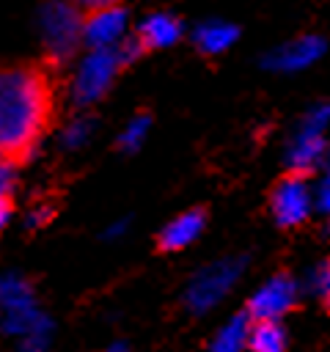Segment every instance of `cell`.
Returning <instances> with one entry per match:
<instances>
[{"label":"cell","mask_w":330,"mask_h":352,"mask_svg":"<svg viewBox=\"0 0 330 352\" xmlns=\"http://www.w3.org/2000/svg\"><path fill=\"white\" fill-rule=\"evenodd\" d=\"M82 11H96V8H107V6H121V0H74Z\"/></svg>","instance_id":"obj_22"},{"label":"cell","mask_w":330,"mask_h":352,"mask_svg":"<svg viewBox=\"0 0 330 352\" xmlns=\"http://www.w3.org/2000/svg\"><path fill=\"white\" fill-rule=\"evenodd\" d=\"M330 124V102H322L305 113V118L297 126V135L289 146L286 162L292 173H308L319 165L324 157V129Z\"/></svg>","instance_id":"obj_5"},{"label":"cell","mask_w":330,"mask_h":352,"mask_svg":"<svg viewBox=\"0 0 330 352\" xmlns=\"http://www.w3.org/2000/svg\"><path fill=\"white\" fill-rule=\"evenodd\" d=\"M297 300V283L289 275H272L264 286H258L248 302L253 319H280Z\"/></svg>","instance_id":"obj_9"},{"label":"cell","mask_w":330,"mask_h":352,"mask_svg":"<svg viewBox=\"0 0 330 352\" xmlns=\"http://www.w3.org/2000/svg\"><path fill=\"white\" fill-rule=\"evenodd\" d=\"M201 231H204V212H198V209L182 212L160 231V248L162 250H182V248L192 245Z\"/></svg>","instance_id":"obj_12"},{"label":"cell","mask_w":330,"mask_h":352,"mask_svg":"<svg viewBox=\"0 0 330 352\" xmlns=\"http://www.w3.org/2000/svg\"><path fill=\"white\" fill-rule=\"evenodd\" d=\"M286 346V333L275 319H256L248 336V349L250 352H283Z\"/></svg>","instance_id":"obj_14"},{"label":"cell","mask_w":330,"mask_h":352,"mask_svg":"<svg viewBox=\"0 0 330 352\" xmlns=\"http://www.w3.org/2000/svg\"><path fill=\"white\" fill-rule=\"evenodd\" d=\"M0 300H3V322L11 336H25L36 324H41L47 316L36 308V297L30 286L19 275H6L0 283Z\"/></svg>","instance_id":"obj_6"},{"label":"cell","mask_w":330,"mask_h":352,"mask_svg":"<svg viewBox=\"0 0 330 352\" xmlns=\"http://www.w3.org/2000/svg\"><path fill=\"white\" fill-rule=\"evenodd\" d=\"M327 305H330V300H327Z\"/></svg>","instance_id":"obj_25"},{"label":"cell","mask_w":330,"mask_h":352,"mask_svg":"<svg viewBox=\"0 0 330 352\" xmlns=\"http://www.w3.org/2000/svg\"><path fill=\"white\" fill-rule=\"evenodd\" d=\"M236 41V28L223 19H209L192 30V44L204 55H220Z\"/></svg>","instance_id":"obj_13"},{"label":"cell","mask_w":330,"mask_h":352,"mask_svg":"<svg viewBox=\"0 0 330 352\" xmlns=\"http://www.w3.org/2000/svg\"><path fill=\"white\" fill-rule=\"evenodd\" d=\"M121 66L124 63H121L118 50H88L72 74V88H69L72 102L80 107L99 102L113 85Z\"/></svg>","instance_id":"obj_3"},{"label":"cell","mask_w":330,"mask_h":352,"mask_svg":"<svg viewBox=\"0 0 330 352\" xmlns=\"http://www.w3.org/2000/svg\"><path fill=\"white\" fill-rule=\"evenodd\" d=\"M184 28H182V19L168 14V11H154L148 16H143V22L138 25V38L143 41L146 50H165L170 44H176L182 38Z\"/></svg>","instance_id":"obj_11"},{"label":"cell","mask_w":330,"mask_h":352,"mask_svg":"<svg viewBox=\"0 0 330 352\" xmlns=\"http://www.w3.org/2000/svg\"><path fill=\"white\" fill-rule=\"evenodd\" d=\"M50 116V85L38 69L14 66L0 77V146L8 160L38 140Z\"/></svg>","instance_id":"obj_1"},{"label":"cell","mask_w":330,"mask_h":352,"mask_svg":"<svg viewBox=\"0 0 330 352\" xmlns=\"http://www.w3.org/2000/svg\"><path fill=\"white\" fill-rule=\"evenodd\" d=\"M104 352H126V344H124V341H113Z\"/></svg>","instance_id":"obj_24"},{"label":"cell","mask_w":330,"mask_h":352,"mask_svg":"<svg viewBox=\"0 0 330 352\" xmlns=\"http://www.w3.org/2000/svg\"><path fill=\"white\" fill-rule=\"evenodd\" d=\"M126 28H129V16L121 6L88 11L85 44H88V50H116L126 38Z\"/></svg>","instance_id":"obj_8"},{"label":"cell","mask_w":330,"mask_h":352,"mask_svg":"<svg viewBox=\"0 0 330 352\" xmlns=\"http://www.w3.org/2000/svg\"><path fill=\"white\" fill-rule=\"evenodd\" d=\"M316 209H319L324 217H330V165H327V176L322 179V184H319V190H316Z\"/></svg>","instance_id":"obj_20"},{"label":"cell","mask_w":330,"mask_h":352,"mask_svg":"<svg viewBox=\"0 0 330 352\" xmlns=\"http://www.w3.org/2000/svg\"><path fill=\"white\" fill-rule=\"evenodd\" d=\"M248 336H250V324L245 316H231L212 338L209 352H242L248 346Z\"/></svg>","instance_id":"obj_15"},{"label":"cell","mask_w":330,"mask_h":352,"mask_svg":"<svg viewBox=\"0 0 330 352\" xmlns=\"http://www.w3.org/2000/svg\"><path fill=\"white\" fill-rule=\"evenodd\" d=\"M50 214H52V212H50L47 206H36V209L28 214V226H30V228H36V226H44Z\"/></svg>","instance_id":"obj_21"},{"label":"cell","mask_w":330,"mask_h":352,"mask_svg":"<svg viewBox=\"0 0 330 352\" xmlns=\"http://www.w3.org/2000/svg\"><path fill=\"white\" fill-rule=\"evenodd\" d=\"M324 52V38L322 36H297L280 47H275L267 55V69L272 72H302L311 63H316Z\"/></svg>","instance_id":"obj_10"},{"label":"cell","mask_w":330,"mask_h":352,"mask_svg":"<svg viewBox=\"0 0 330 352\" xmlns=\"http://www.w3.org/2000/svg\"><path fill=\"white\" fill-rule=\"evenodd\" d=\"M38 36L52 60H66L85 41V16L74 0H47L38 8Z\"/></svg>","instance_id":"obj_2"},{"label":"cell","mask_w":330,"mask_h":352,"mask_svg":"<svg viewBox=\"0 0 330 352\" xmlns=\"http://www.w3.org/2000/svg\"><path fill=\"white\" fill-rule=\"evenodd\" d=\"M314 206H316V195L311 192V187L302 179V173H292V176L280 179L275 184L272 195H270L272 217L283 228H292V226L305 223Z\"/></svg>","instance_id":"obj_7"},{"label":"cell","mask_w":330,"mask_h":352,"mask_svg":"<svg viewBox=\"0 0 330 352\" xmlns=\"http://www.w3.org/2000/svg\"><path fill=\"white\" fill-rule=\"evenodd\" d=\"M148 126H151V118H148L146 113L132 116V118L126 121V126H124L121 138H118L121 148H124V151H138V148H140V143H143V140H146V135H148Z\"/></svg>","instance_id":"obj_16"},{"label":"cell","mask_w":330,"mask_h":352,"mask_svg":"<svg viewBox=\"0 0 330 352\" xmlns=\"http://www.w3.org/2000/svg\"><path fill=\"white\" fill-rule=\"evenodd\" d=\"M311 289H314L319 297L330 300V258H324V261L311 272Z\"/></svg>","instance_id":"obj_19"},{"label":"cell","mask_w":330,"mask_h":352,"mask_svg":"<svg viewBox=\"0 0 330 352\" xmlns=\"http://www.w3.org/2000/svg\"><path fill=\"white\" fill-rule=\"evenodd\" d=\"M50 319H44L41 324H36L33 330H28L25 336H19V352H47L50 349Z\"/></svg>","instance_id":"obj_18"},{"label":"cell","mask_w":330,"mask_h":352,"mask_svg":"<svg viewBox=\"0 0 330 352\" xmlns=\"http://www.w3.org/2000/svg\"><path fill=\"white\" fill-rule=\"evenodd\" d=\"M91 132H94V121H91L88 116H77L74 121L66 124V129H63V135H60V143H63L66 148H80V146L88 143Z\"/></svg>","instance_id":"obj_17"},{"label":"cell","mask_w":330,"mask_h":352,"mask_svg":"<svg viewBox=\"0 0 330 352\" xmlns=\"http://www.w3.org/2000/svg\"><path fill=\"white\" fill-rule=\"evenodd\" d=\"M242 258H220V261H212L209 267L198 270L187 289H184V302L192 314H206L212 311L228 292L231 286L236 283L239 272H242Z\"/></svg>","instance_id":"obj_4"},{"label":"cell","mask_w":330,"mask_h":352,"mask_svg":"<svg viewBox=\"0 0 330 352\" xmlns=\"http://www.w3.org/2000/svg\"><path fill=\"white\" fill-rule=\"evenodd\" d=\"M124 228H126V223L121 220V223H116V226H110V228H107V236H118Z\"/></svg>","instance_id":"obj_23"}]
</instances>
